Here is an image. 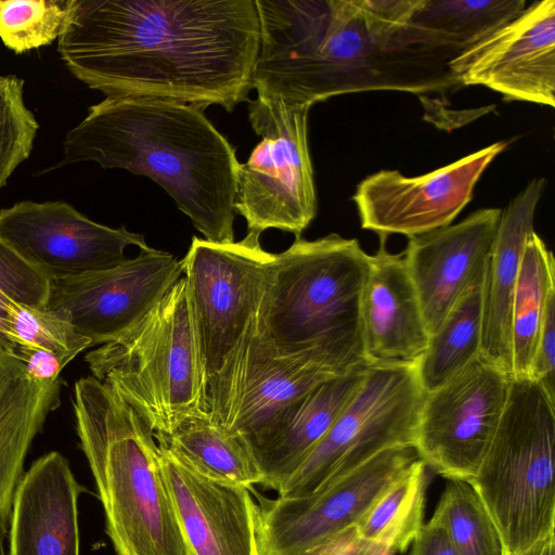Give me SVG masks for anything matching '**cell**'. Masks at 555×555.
I'll list each match as a JSON object with an SVG mask.
<instances>
[{
    "mask_svg": "<svg viewBox=\"0 0 555 555\" xmlns=\"http://www.w3.org/2000/svg\"><path fill=\"white\" fill-rule=\"evenodd\" d=\"M158 461L191 555H261L250 489L207 479L158 444Z\"/></svg>",
    "mask_w": 555,
    "mask_h": 555,
    "instance_id": "18",
    "label": "cell"
},
{
    "mask_svg": "<svg viewBox=\"0 0 555 555\" xmlns=\"http://www.w3.org/2000/svg\"><path fill=\"white\" fill-rule=\"evenodd\" d=\"M256 334L242 357L223 423L250 448L313 387L339 375L311 354H275Z\"/></svg>",
    "mask_w": 555,
    "mask_h": 555,
    "instance_id": "19",
    "label": "cell"
},
{
    "mask_svg": "<svg viewBox=\"0 0 555 555\" xmlns=\"http://www.w3.org/2000/svg\"><path fill=\"white\" fill-rule=\"evenodd\" d=\"M427 465L417 457L352 528L354 535L393 553L405 552L424 522Z\"/></svg>",
    "mask_w": 555,
    "mask_h": 555,
    "instance_id": "28",
    "label": "cell"
},
{
    "mask_svg": "<svg viewBox=\"0 0 555 555\" xmlns=\"http://www.w3.org/2000/svg\"><path fill=\"white\" fill-rule=\"evenodd\" d=\"M272 256L260 235L247 233L225 244L193 236L181 259L207 411L221 425L242 357L257 333Z\"/></svg>",
    "mask_w": 555,
    "mask_h": 555,
    "instance_id": "8",
    "label": "cell"
},
{
    "mask_svg": "<svg viewBox=\"0 0 555 555\" xmlns=\"http://www.w3.org/2000/svg\"><path fill=\"white\" fill-rule=\"evenodd\" d=\"M64 159L126 169L158 185L212 243L234 242L240 162L204 108L181 102L107 96L63 143Z\"/></svg>",
    "mask_w": 555,
    "mask_h": 555,
    "instance_id": "3",
    "label": "cell"
},
{
    "mask_svg": "<svg viewBox=\"0 0 555 555\" xmlns=\"http://www.w3.org/2000/svg\"><path fill=\"white\" fill-rule=\"evenodd\" d=\"M82 491L60 452L37 459L13 496L8 555H80L78 499Z\"/></svg>",
    "mask_w": 555,
    "mask_h": 555,
    "instance_id": "20",
    "label": "cell"
},
{
    "mask_svg": "<svg viewBox=\"0 0 555 555\" xmlns=\"http://www.w3.org/2000/svg\"><path fill=\"white\" fill-rule=\"evenodd\" d=\"M411 555H459L443 527L434 518L424 524L412 543Z\"/></svg>",
    "mask_w": 555,
    "mask_h": 555,
    "instance_id": "36",
    "label": "cell"
},
{
    "mask_svg": "<svg viewBox=\"0 0 555 555\" xmlns=\"http://www.w3.org/2000/svg\"><path fill=\"white\" fill-rule=\"evenodd\" d=\"M544 178L528 182L502 209L481 284L480 358L508 377L512 370V305L520 259L545 188Z\"/></svg>",
    "mask_w": 555,
    "mask_h": 555,
    "instance_id": "22",
    "label": "cell"
},
{
    "mask_svg": "<svg viewBox=\"0 0 555 555\" xmlns=\"http://www.w3.org/2000/svg\"><path fill=\"white\" fill-rule=\"evenodd\" d=\"M370 255L337 233L273 254L257 338L275 354H311L336 374L366 366L360 305Z\"/></svg>",
    "mask_w": 555,
    "mask_h": 555,
    "instance_id": "4",
    "label": "cell"
},
{
    "mask_svg": "<svg viewBox=\"0 0 555 555\" xmlns=\"http://www.w3.org/2000/svg\"><path fill=\"white\" fill-rule=\"evenodd\" d=\"M62 380L31 379L24 364L0 347V529L8 533L15 490L28 450L60 404Z\"/></svg>",
    "mask_w": 555,
    "mask_h": 555,
    "instance_id": "24",
    "label": "cell"
},
{
    "mask_svg": "<svg viewBox=\"0 0 555 555\" xmlns=\"http://www.w3.org/2000/svg\"><path fill=\"white\" fill-rule=\"evenodd\" d=\"M516 555H555V532H551Z\"/></svg>",
    "mask_w": 555,
    "mask_h": 555,
    "instance_id": "37",
    "label": "cell"
},
{
    "mask_svg": "<svg viewBox=\"0 0 555 555\" xmlns=\"http://www.w3.org/2000/svg\"><path fill=\"white\" fill-rule=\"evenodd\" d=\"M51 280L0 238V347L13 353L8 310L11 302L46 309Z\"/></svg>",
    "mask_w": 555,
    "mask_h": 555,
    "instance_id": "34",
    "label": "cell"
},
{
    "mask_svg": "<svg viewBox=\"0 0 555 555\" xmlns=\"http://www.w3.org/2000/svg\"><path fill=\"white\" fill-rule=\"evenodd\" d=\"M260 47L257 98L308 106L346 93H444L461 85L457 53L412 44L417 0H255Z\"/></svg>",
    "mask_w": 555,
    "mask_h": 555,
    "instance_id": "2",
    "label": "cell"
},
{
    "mask_svg": "<svg viewBox=\"0 0 555 555\" xmlns=\"http://www.w3.org/2000/svg\"><path fill=\"white\" fill-rule=\"evenodd\" d=\"M183 276L181 260L150 247L112 268L51 281L47 308L91 341L111 343L137 324Z\"/></svg>",
    "mask_w": 555,
    "mask_h": 555,
    "instance_id": "13",
    "label": "cell"
},
{
    "mask_svg": "<svg viewBox=\"0 0 555 555\" xmlns=\"http://www.w3.org/2000/svg\"><path fill=\"white\" fill-rule=\"evenodd\" d=\"M500 208H482L455 224L408 237L402 256L431 335L462 294L482 284Z\"/></svg>",
    "mask_w": 555,
    "mask_h": 555,
    "instance_id": "17",
    "label": "cell"
},
{
    "mask_svg": "<svg viewBox=\"0 0 555 555\" xmlns=\"http://www.w3.org/2000/svg\"><path fill=\"white\" fill-rule=\"evenodd\" d=\"M247 109L261 141L240 163L236 215L246 220L247 233L278 229L299 238L318 210L308 145L310 107L256 98Z\"/></svg>",
    "mask_w": 555,
    "mask_h": 555,
    "instance_id": "10",
    "label": "cell"
},
{
    "mask_svg": "<svg viewBox=\"0 0 555 555\" xmlns=\"http://www.w3.org/2000/svg\"><path fill=\"white\" fill-rule=\"evenodd\" d=\"M386 238L374 255L360 305L365 358L374 363H412L425 351L429 334L402 253L391 254Z\"/></svg>",
    "mask_w": 555,
    "mask_h": 555,
    "instance_id": "21",
    "label": "cell"
},
{
    "mask_svg": "<svg viewBox=\"0 0 555 555\" xmlns=\"http://www.w3.org/2000/svg\"><path fill=\"white\" fill-rule=\"evenodd\" d=\"M417 457L415 444L396 446L310 494L268 499L256 493L260 554L323 555Z\"/></svg>",
    "mask_w": 555,
    "mask_h": 555,
    "instance_id": "11",
    "label": "cell"
},
{
    "mask_svg": "<svg viewBox=\"0 0 555 555\" xmlns=\"http://www.w3.org/2000/svg\"><path fill=\"white\" fill-rule=\"evenodd\" d=\"M24 80L0 76V190L31 152L39 125L26 107Z\"/></svg>",
    "mask_w": 555,
    "mask_h": 555,
    "instance_id": "33",
    "label": "cell"
},
{
    "mask_svg": "<svg viewBox=\"0 0 555 555\" xmlns=\"http://www.w3.org/2000/svg\"><path fill=\"white\" fill-rule=\"evenodd\" d=\"M555 399L530 378H509L506 404L469 481L516 555L555 529Z\"/></svg>",
    "mask_w": 555,
    "mask_h": 555,
    "instance_id": "7",
    "label": "cell"
},
{
    "mask_svg": "<svg viewBox=\"0 0 555 555\" xmlns=\"http://www.w3.org/2000/svg\"><path fill=\"white\" fill-rule=\"evenodd\" d=\"M424 397L415 362L370 364L352 400L278 495L310 494L385 449L415 444Z\"/></svg>",
    "mask_w": 555,
    "mask_h": 555,
    "instance_id": "9",
    "label": "cell"
},
{
    "mask_svg": "<svg viewBox=\"0 0 555 555\" xmlns=\"http://www.w3.org/2000/svg\"><path fill=\"white\" fill-rule=\"evenodd\" d=\"M481 284L468 287L429 335L428 345L415 362L425 393L430 392L480 356Z\"/></svg>",
    "mask_w": 555,
    "mask_h": 555,
    "instance_id": "29",
    "label": "cell"
},
{
    "mask_svg": "<svg viewBox=\"0 0 555 555\" xmlns=\"http://www.w3.org/2000/svg\"><path fill=\"white\" fill-rule=\"evenodd\" d=\"M155 439L182 465L207 479L247 489L261 485L249 443L209 416L190 417L168 436Z\"/></svg>",
    "mask_w": 555,
    "mask_h": 555,
    "instance_id": "25",
    "label": "cell"
},
{
    "mask_svg": "<svg viewBox=\"0 0 555 555\" xmlns=\"http://www.w3.org/2000/svg\"><path fill=\"white\" fill-rule=\"evenodd\" d=\"M461 86H485L506 100L555 106V1H534L512 21L456 55Z\"/></svg>",
    "mask_w": 555,
    "mask_h": 555,
    "instance_id": "16",
    "label": "cell"
},
{
    "mask_svg": "<svg viewBox=\"0 0 555 555\" xmlns=\"http://www.w3.org/2000/svg\"><path fill=\"white\" fill-rule=\"evenodd\" d=\"M529 378L539 383L555 399V297L545 312Z\"/></svg>",
    "mask_w": 555,
    "mask_h": 555,
    "instance_id": "35",
    "label": "cell"
},
{
    "mask_svg": "<svg viewBox=\"0 0 555 555\" xmlns=\"http://www.w3.org/2000/svg\"><path fill=\"white\" fill-rule=\"evenodd\" d=\"M525 8V0H422L405 27V38L415 46L460 54Z\"/></svg>",
    "mask_w": 555,
    "mask_h": 555,
    "instance_id": "26",
    "label": "cell"
},
{
    "mask_svg": "<svg viewBox=\"0 0 555 555\" xmlns=\"http://www.w3.org/2000/svg\"><path fill=\"white\" fill-rule=\"evenodd\" d=\"M10 335L16 350L44 351L67 365L91 341L57 312L11 302L8 310Z\"/></svg>",
    "mask_w": 555,
    "mask_h": 555,
    "instance_id": "32",
    "label": "cell"
},
{
    "mask_svg": "<svg viewBox=\"0 0 555 555\" xmlns=\"http://www.w3.org/2000/svg\"><path fill=\"white\" fill-rule=\"evenodd\" d=\"M369 365L318 384L251 447L262 486L278 491L301 465L352 400Z\"/></svg>",
    "mask_w": 555,
    "mask_h": 555,
    "instance_id": "23",
    "label": "cell"
},
{
    "mask_svg": "<svg viewBox=\"0 0 555 555\" xmlns=\"http://www.w3.org/2000/svg\"><path fill=\"white\" fill-rule=\"evenodd\" d=\"M508 145L499 141L420 177L379 170L364 178L352 196L362 229L379 237L423 234L452 223L470 202L490 163Z\"/></svg>",
    "mask_w": 555,
    "mask_h": 555,
    "instance_id": "15",
    "label": "cell"
},
{
    "mask_svg": "<svg viewBox=\"0 0 555 555\" xmlns=\"http://www.w3.org/2000/svg\"><path fill=\"white\" fill-rule=\"evenodd\" d=\"M5 538H8V533L0 529V555H8L5 550Z\"/></svg>",
    "mask_w": 555,
    "mask_h": 555,
    "instance_id": "38",
    "label": "cell"
},
{
    "mask_svg": "<svg viewBox=\"0 0 555 555\" xmlns=\"http://www.w3.org/2000/svg\"><path fill=\"white\" fill-rule=\"evenodd\" d=\"M86 362L155 438L168 436L190 417L209 416L183 276L130 330L90 351Z\"/></svg>",
    "mask_w": 555,
    "mask_h": 555,
    "instance_id": "6",
    "label": "cell"
},
{
    "mask_svg": "<svg viewBox=\"0 0 555 555\" xmlns=\"http://www.w3.org/2000/svg\"><path fill=\"white\" fill-rule=\"evenodd\" d=\"M509 377L480 357L425 393L415 448L447 479L470 481L503 414Z\"/></svg>",
    "mask_w": 555,
    "mask_h": 555,
    "instance_id": "12",
    "label": "cell"
},
{
    "mask_svg": "<svg viewBox=\"0 0 555 555\" xmlns=\"http://www.w3.org/2000/svg\"><path fill=\"white\" fill-rule=\"evenodd\" d=\"M0 238L51 281L117 266L129 246L150 248L142 234L94 222L62 201L0 209Z\"/></svg>",
    "mask_w": 555,
    "mask_h": 555,
    "instance_id": "14",
    "label": "cell"
},
{
    "mask_svg": "<svg viewBox=\"0 0 555 555\" xmlns=\"http://www.w3.org/2000/svg\"><path fill=\"white\" fill-rule=\"evenodd\" d=\"M74 0H0V39L17 54L52 43L64 33Z\"/></svg>",
    "mask_w": 555,
    "mask_h": 555,
    "instance_id": "31",
    "label": "cell"
},
{
    "mask_svg": "<svg viewBox=\"0 0 555 555\" xmlns=\"http://www.w3.org/2000/svg\"><path fill=\"white\" fill-rule=\"evenodd\" d=\"M431 518L459 555H505L500 532L469 481L448 479Z\"/></svg>",
    "mask_w": 555,
    "mask_h": 555,
    "instance_id": "30",
    "label": "cell"
},
{
    "mask_svg": "<svg viewBox=\"0 0 555 555\" xmlns=\"http://www.w3.org/2000/svg\"><path fill=\"white\" fill-rule=\"evenodd\" d=\"M76 430L98 488L117 555H191L159 466L158 443L111 387L79 378Z\"/></svg>",
    "mask_w": 555,
    "mask_h": 555,
    "instance_id": "5",
    "label": "cell"
},
{
    "mask_svg": "<svg viewBox=\"0 0 555 555\" xmlns=\"http://www.w3.org/2000/svg\"><path fill=\"white\" fill-rule=\"evenodd\" d=\"M259 47L255 0H74L57 50L106 98L232 112L249 101Z\"/></svg>",
    "mask_w": 555,
    "mask_h": 555,
    "instance_id": "1",
    "label": "cell"
},
{
    "mask_svg": "<svg viewBox=\"0 0 555 555\" xmlns=\"http://www.w3.org/2000/svg\"><path fill=\"white\" fill-rule=\"evenodd\" d=\"M554 297V256L533 231L524 246L513 296L509 378H529L545 312Z\"/></svg>",
    "mask_w": 555,
    "mask_h": 555,
    "instance_id": "27",
    "label": "cell"
}]
</instances>
